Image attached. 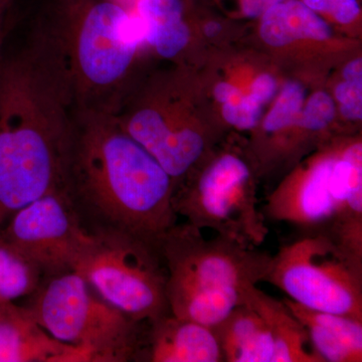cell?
I'll use <instances>...</instances> for the list:
<instances>
[{
	"label": "cell",
	"instance_id": "1",
	"mask_svg": "<svg viewBox=\"0 0 362 362\" xmlns=\"http://www.w3.org/2000/svg\"><path fill=\"white\" fill-rule=\"evenodd\" d=\"M75 110L61 59L35 25L0 64V228L64 189Z\"/></svg>",
	"mask_w": 362,
	"mask_h": 362
},
{
	"label": "cell",
	"instance_id": "2",
	"mask_svg": "<svg viewBox=\"0 0 362 362\" xmlns=\"http://www.w3.org/2000/svg\"><path fill=\"white\" fill-rule=\"evenodd\" d=\"M64 188L89 233H129L159 247L178 223L173 178L114 116L75 110Z\"/></svg>",
	"mask_w": 362,
	"mask_h": 362
},
{
	"label": "cell",
	"instance_id": "3",
	"mask_svg": "<svg viewBox=\"0 0 362 362\" xmlns=\"http://www.w3.org/2000/svg\"><path fill=\"white\" fill-rule=\"evenodd\" d=\"M37 25L61 59L76 110L117 115L145 42L137 16L120 0H45Z\"/></svg>",
	"mask_w": 362,
	"mask_h": 362
},
{
	"label": "cell",
	"instance_id": "4",
	"mask_svg": "<svg viewBox=\"0 0 362 362\" xmlns=\"http://www.w3.org/2000/svg\"><path fill=\"white\" fill-rule=\"evenodd\" d=\"M158 249L168 271L170 313L211 327L265 282L271 259L258 247L220 235L204 237L187 221L173 226Z\"/></svg>",
	"mask_w": 362,
	"mask_h": 362
},
{
	"label": "cell",
	"instance_id": "5",
	"mask_svg": "<svg viewBox=\"0 0 362 362\" xmlns=\"http://www.w3.org/2000/svg\"><path fill=\"white\" fill-rule=\"evenodd\" d=\"M267 221L319 233L362 263V145L326 154L278 188L262 207Z\"/></svg>",
	"mask_w": 362,
	"mask_h": 362
},
{
	"label": "cell",
	"instance_id": "6",
	"mask_svg": "<svg viewBox=\"0 0 362 362\" xmlns=\"http://www.w3.org/2000/svg\"><path fill=\"white\" fill-rule=\"evenodd\" d=\"M23 305L52 337L84 350L90 362L138 361L146 322L107 302L76 271L45 276Z\"/></svg>",
	"mask_w": 362,
	"mask_h": 362
},
{
	"label": "cell",
	"instance_id": "7",
	"mask_svg": "<svg viewBox=\"0 0 362 362\" xmlns=\"http://www.w3.org/2000/svg\"><path fill=\"white\" fill-rule=\"evenodd\" d=\"M73 271L107 302L140 322L170 313L168 271L158 247L129 233H90Z\"/></svg>",
	"mask_w": 362,
	"mask_h": 362
},
{
	"label": "cell",
	"instance_id": "8",
	"mask_svg": "<svg viewBox=\"0 0 362 362\" xmlns=\"http://www.w3.org/2000/svg\"><path fill=\"white\" fill-rule=\"evenodd\" d=\"M265 282L306 308L362 320V263L323 233H301L280 247Z\"/></svg>",
	"mask_w": 362,
	"mask_h": 362
},
{
	"label": "cell",
	"instance_id": "9",
	"mask_svg": "<svg viewBox=\"0 0 362 362\" xmlns=\"http://www.w3.org/2000/svg\"><path fill=\"white\" fill-rule=\"evenodd\" d=\"M176 185L173 206L177 216L199 230L259 247L269 228L257 201L252 169L233 152H223L207 162L194 178ZM180 180V181H181Z\"/></svg>",
	"mask_w": 362,
	"mask_h": 362
},
{
	"label": "cell",
	"instance_id": "10",
	"mask_svg": "<svg viewBox=\"0 0 362 362\" xmlns=\"http://www.w3.org/2000/svg\"><path fill=\"white\" fill-rule=\"evenodd\" d=\"M45 276L74 270L92 240L65 189L35 199L0 230Z\"/></svg>",
	"mask_w": 362,
	"mask_h": 362
},
{
	"label": "cell",
	"instance_id": "11",
	"mask_svg": "<svg viewBox=\"0 0 362 362\" xmlns=\"http://www.w3.org/2000/svg\"><path fill=\"white\" fill-rule=\"evenodd\" d=\"M121 129L153 157L175 182L202 160L206 142L201 132L148 107L123 106L115 115Z\"/></svg>",
	"mask_w": 362,
	"mask_h": 362
},
{
	"label": "cell",
	"instance_id": "12",
	"mask_svg": "<svg viewBox=\"0 0 362 362\" xmlns=\"http://www.w3.org/2000/svg\"><path fill=\"white\" fill-rule=\"evenodd\" d=\"M138 361L223 362L216 330L168 313L146 322Z\"/></svg>",
	"mask_w": 362,
	"mask_h": 362
},
{
	"label": "cell",
	"instance_id": "13",
	"mask_svg": "<svg viewBox=\"0 0 362 362\" xmlns=\"http://www.w3.org/2000/svg\"><path fill=\"white\" fill-rule=\"evenodd\" d=\"M0 362H90L84 350L42 328L23 304L0 305Z\"/></svg>",
	"mask_w": 362,
	"mask_h": 362
},
{
	"label": "cell",
	"instance_id": "14",
	"mask_svg": "<svg viewBox=\"0 0 362 362\" xmlns=\"http://www.w3.org/2000/svg\"><path fill=\"white\" fill-rule=\"evenodd\" d=\"M307 332L312 347L323 362L362 361V320L312 310L292 300H283Z\"/></svg>",
	"mask_w": 362,
	"mask_h": 362
},
{
	"label": "cell",
	"instance_id": "15",
	"mask_svg": "<svg viewBox=\"0 0 362 362\" xmlns=\"http://www.w3.org/2000/svg\"><path fill=\"white\" fill-rule=\"evenodd\" d=\"M214 328L223 362H273L270 330L252 305H240Z\"/></svg>",
	"mask_w": 362,
	"mask_h": 362
},
{
	"label": "cell",
	"instance_id": "16",
	"mask_svg": "<svg viewBox=\"0 0 362 362\" xmlns=\"http://www.w3.org/2000/svg\"><path fill=\"white\" fill-rule=\"evenodd\" d=\"M246 303L265 319L273 340V362H323L312 347L306 328L284 301L269 296L255 286L247 293Z\"/></svg>",
	"mask_w": 362,
	"mask_h": 362
},
{
	"label": "cell",
	"instance_id": "17",
	"mask_svg": "<svg viewBox=\"0 0 362 362\" xmlns=\"http://www.w3.org/2000/svg\"><path fill=\"white\" fill-rule=\"evenodd\" d=\"M137 16L144 40L165 59H173L188 44L190 32L183 21L181 0H137Z\"/></svg>",
	"mask_w": 362,
	"mask_h": 362
},
{
	"label": "cell",
	"instance_id": "18",
	"mask_svg": "<svg viewBox=\"0 0 362 362\" xmlns=\"http://www.w3.org/2000/svg\"><path fill=\"white\" fill-rule=\"evenodd\" d=\"M262 39L273 47H282L294 40H323L330 37L329 26L301 0H286L262 14Z\"/></svg>",
	"mask_w": 362,
	"mask_h": 362
},
{
	"label": "cell",
	"instance_id": "19",
	"mask_svg": "<svg viewBox=\"0 0 362 362\" xmlns=\"http://www.w3.org/2000/svg\"><path fill=\"white\" fill-rule=\"evenodd\" d=\"M44 277L42 269L0 233V305L32 296Z\"/></svg>",
	"mask_w": 362,
	"mask_h": 362
},
{
	"label": "cell",
	"instance_id": "20",
	"mask_svg": "<svg viewBox=\"0 0 362 362\" xmlns=\"http://www.w3.org/2000/svg\"><path fill=\"white\" fill-rule=\"evenodd\" d=\"M304 101V90L297 83H288L269 115L264 121V130L269 134L280 132L297 120Z\"/></svg>",
	"mask_w": 362,
	"mask_h": 362
},
{
	"label": "cell",
	"instance_id": "21",
	"mask_svg": "<svg viewBox=\"0 0 362 362\" xmlns=\"http://www.w3.org/2000/svg\"><path fill=\"white\" fill-rule=\"evenodd\" d=\"M262 105L251 96L242 93L223 104V115L226 122L242 130L252 129L258 125Z\"/></svg>",
	"mask_w": 362,
	"mask_h": 362
},
{
	"label": "cell",
	"instance_id": "22",
	"mask_svg": "<svg viewBox=\"0 0 362 362\" xmlns=\"http://www.w3.org/2000/svg\"><path fill=\"white\" fill-rule=\"evenodd\" d=\"M334 103L329 95L324 92L314 94L307 103L306 108L297 120L300 127L311 132L323 130L334 118Z\"/></svg>",
	"mask_w": 362,
	"mask_h": 362
},
{
	"label": "cell",
	"instance_id": "23",
	"mask_svg": "<svg viewBox=\"0 0 362 362\" xmlns=\"http://www.w3.org/2000/svg\"><path fill=\"white\" fill-rule=\"evenodd\" d=\"M362 84L345 82L338 85L335 95L341 104L343 116L351 120H361L362 115Z\"/></svg>",
	"mask_w": 362,
	"mask_h": 362
},
{
	"label": "cell",
	"instance_id": "24",
	"mask_svg": "<svg viewBox=\"0 0 362 362\" xmlns=\"http://www.w3.org/2000/svg\"><path fill=\"white\" fill-rule=\"evenodd\" d=\"M335 21L343 25L354 23L361 14V6L357 0H329L327 11Z\"/></svg>",
	"mask_w": 362,
	"mask_h": 362
},
{
	"label": "cell",
	"instance_id": "25",
	"mask_svg": "<svg viewBox=\"0 0 362 362\" xmlns=\"http://www.w3.org/2000/svg\"><path fill=\"white\" fill-rule=\"evenodd\" d=\"M276 90L277 84L274 78L270 75H261L255 80L250 95L263 106L267 102L270 101Z\"/></svg>",
	"mask_w": 362,
	"mask_h": 362
},
{
	"label": "cell",
	"instance_id": "26",
	"mask_svg": "<svg viewBox=\"0 0 362 362\" xmlns=\"http://www.w3.org/2000/svg\"><path fill=\"white\" fill-rule=\"evenodd\" d=\"M286 0H240L243 13L249 18H259L272 6Z\"/></svg>",
	"mask_w": 362,
	"mask_h": 362
},
{
	"label": "cell",
	"instance_id": "27",
	"mask_svg": "<svg viewBox=\"0 0 362 362\" xmlns=\"http://www.w3.org/2000/svg\"><path fill=\"white\" fill-rule=\"evenodd\" d=\"M343 77L346 82L362 84V62L356 59L350 62L343 71Z\"/></svg>",
	"mask_w": 362,
	"mask_h": 362
},
{
	"label": "cell",
	"instance_id": "28",
	"mask_svg": "<svg viewBox=\"0 0 362 362\" xmlns=\"http://www.w3.org/2000/svg\"><path fill=\"white\" fill-rule=\"evenodd\" d=\"M240 93V90L233 87V85L228 84V83H221L214 89V97L216 98L218 102L225 104L226 102L230 101L237 95H239Z\"/></svg>",
	"mask_w": 362,
	"mask_h": 362
},
{
	"label": "cell",
	"instance_id": "29",
	"mask_svg": "<svg viewBox=\"0 0 362 362\" xmlns=\"http://www.w3.org/2000/svg\"><path fill=\"white\" fill-rule=\"evenodd\" d=\"M11 26L9 16L4 23H0V64H1L2 58H4V45H6V39L8 37Z\"/></svg>",
	"mask_w": 362,
	"mask_h": 362
},
{
	"label": "cell",
	"instance_id": "30",
	"mask_svg": "<svg viewBox=\"0 0 362 362\" xmlns=\"http://www.w3.org/2000/svg\"><path fill=\"white\" fill-rule=\"evenodd\" d=\"M301 1L316 13H325L327 11L328 4H329V0H301Z\"/></svg>",
	"mask_w": 362,
	"mask_h": 362
},
{
	"label": "cell",
	"instance_id": "31",
	"mask_svg": "<svg viewBox=\"0 0 362 362\" xmlns=\"http://www.w3.org/2000/svg\"><path fill=\"white\" fill-rule=\"evenodd\" d=\"M14 0H0V23L8 18V13Z\"/></svg>",
	"mask_w": 362,
	"mask_h": 362
},
{
	"label": "cell",
	"instance_id": "32",
	"mask_svg": "<svg viewBox=\"0 0 362 362\" xmlns=\"http://www.w3.org/2000/svg\"><path fill=\"white\" fill-rule=\"evenodd\" d=\"M221 28V25L220 23H216V21H211V23H207L206 25V28H204V32H206L207 35L209 37H213V35H216V33L220 32Z\"/></svg>",
	"mask_w": 362,
	"mask_h": 362
}]
</instances>
